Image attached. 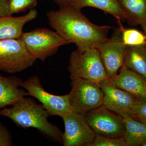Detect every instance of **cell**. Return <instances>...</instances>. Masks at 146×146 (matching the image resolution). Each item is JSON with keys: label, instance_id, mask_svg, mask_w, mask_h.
Masks as SVG:
<instances>
[{"label": "cell", "instance_id": "6da1fadb", "mask_svg": "<svg viewBox=\"0 0 146 146\" xmlns=\"http://www.w3.org/2000/svg\"><path fill=\"white\" fill-rule=\"evenodd\" d=\"M50 26L69 44H75L81 52L96 48L107 41L111 27L91 23L81 10L68 5L46 14Z\"/></svg>", "mask_w": 146, "mask_h": 146}, {"label": "cell", "instance_id": "7a4b0ae2", "mask_svg": "<svg viewBox=\"0 0 146 146\" xmlns=\"http://www.w3.org/2000/svg\"><path fill=\"white\" fill-rule=\"evenodd\" d=\"M0 116L9 118L20 127L36 128L53 141L62 143V131L48 121L50 115L43 105L31 98L25 97L9 108L0 110Z\"/></svg>", "mask_w": 146, "mask_h": 146}, {"label": "cell", "instance_id": "3957f363", "mask_svg": "<svg viewBox=\"0 0 146 146\" xmlns=\"http://www.w3.org/2000/svg\"><path fill=\"white\" fill-rule=\"evenodd\" d=\"M68 71L71 80L80 78L94 83H100L108 78L96 48L81 52L77 49L71 52Z\"/></svg>", "mask_w": 146, "mask_h": 146}, {"label": "cell", "instance_id": "277c9868", "mask_svg": "<svg viewBox=\"0 0 146 146\" xmlns=\"http://www.w3.org/2000/svg\"><path fill=\"white\" fill-rule=\"evenodd\" d=\"M20 39L29 53L43 62L55 54L60 47L70 44L55 31L45 28L23 32Z\"/></svg>", "mask_w": 146, "mask_h": 146}, {"label": "cell", "instance_id": "5b68a950", "mask_svg": "<svg viewBox=\"0 0 146 146\" xmlns=\"http://www.w3.org/2000/svg\"><path fill=\"white\" fill-rule=\"evenodd\" d=\"M70 101L73 111L85 115L103 105L104 93L99 84L78 78L71 80Z\"/></svg>", "mask_w": 146, "mask_h": 146}, {"label": "cell", "instance_id": "8992f818", "mask_svg": "<svg viewBox=\"0 0 146 146\" xmlns=\"http://www.w3.org/2000/svg\"><path fill=\"white\" fill-rule=\"evenodd\" d=\"M36 60L20 39L0 40V71L20 72L32 66Z\"/></svg>", "mask_w": 146, "mask_h": 146}, {"label": "cell", "instance_id": "52a82bcc", "mask_svg": "<svg viewBox=\"0 0 146 146\" xmlns=\"http://www.w3.org/2000/svg\"><path fill=\"white\" fill-rule=\"evenodd\" d=\"M22 87L28 92L29 96L41 103L50 116H63L73 111L69 94L57 96L50 94L44 89L39 77L33 76L22 84Z\"/></svg>", "mask_w": 146, "mask_h": 146}, {"label": "cell", "instance_id": "ba28073f", "mask_svg": "<svg viewBox=\"0 0 146 146\" xmlns=\"http://www.w3.org/2000/svg\"><path fill=\"white\" fill-rule=\"evenodd\" d=\"M84 116L97 135L111 138L124 137L125 129L123 117L103 105L90 110Z\"/></svg>", "mask_w": 146, "mask_h": 146}, {"label": "cell", "instance_id": "9c48e42d", "mask_svg": "<svg viewBox=\"0 0 146 146\" xmlns=\"http://www.w3.org/2000/svg\"><path fill=\"white\" fill-rule=\"evenodd\" d=\"M65 126L62 135L64 146H89L96 134L88 124L85 116L72 111L61 117Z\"/></svg>", "mask_w": 146, "mask_h": 146}, {"label": "cell", "instance_id": "30bf717a", "mask_svg": "<svg viewBox=\"0 0 146 146\" xmlns=\"http://www.w3.org/2000/svg\"><path fill=\"white\" fill-rule=\"evenodd\" d=\"M99 85L104 93L105 107L123 118L134 117L133 108L139 99L115 86L109 78L103 80Z\"/></svg>", "mask_w": 146, "mask_h": 146}, {"label": "cell", "instance_id": "8fae6325", "mask_svg": "<svg viewBox=\"0 0 146 146\" xmlns=\"http://www.w3.org/2000/svg\"><path fill=\"white\" fill-rule=\"evenodd\" d=\"M127 47L123 44L119 29L116 30L110 39L96 47L99 52L108 78L117 75L123 65Z\"/></svg>", "mask_w": 146, "mask_h": 146}, {"label": "cell", "instance_id": "7c38bea8", "mask_svg": "<svg viewBox=\"0 0 146 146\" xmlns=\"http://www.w3.org/2000/svg\"><path fill=\"white\" fill-rule=\"evenodd\" d=\"M113 85L127 91L139 99H146V80L123 65L120 72L109 78Z\"/></svg>", "mask_w": 146, "mask_h": 146}, {"label": "cell", "instance_id": "4fadbf2b", "mask_svg": "<svg viewBox=\"0 0 146 146\" xmlns=\"http://www.w3.org/2000/svg\"><path fill=\"white\" fill-rule=\"evenodd\" d=\"M23 81L15 76H5L0 73V110L11 106L29 96L28 92L19 88Z\"/></svg>", "mask_w": 146, "mask_h": 146}, {"label": "cell", "instance_id": "5bb4252c", "mask_svg": "<svg viewBox=\"0 0 146 146\" xmlns=\"http://www.w3.org/2000/svg\"><path fill=\"white\" fill-rule=\"evenodd\" d=\"M37 14L36 9H33L24 16L0 17V40L20 39L23 33L24 26L35 19Z\"/></svg>", "mask_w": 146, "mask_h": 146}, {"label": "cell", "instance_id": "9a60e30c", "mask_svg": "<svg viewBox=\"0 0 146 146\" xmlns=\"http://www.w3.org/2000/svg\"><path fill=\"white\" fill-rule=\"evenodd\" d=\"M68 5L82 10L86 7L98 9L112 15L119 21H128L129 18L118 0H68Z\"/></svg>", "mask_w": 146, "mask_h": 146}, {"label": "cell", "instance_id": "2e32d148", "mask_svg": "<svg viewBox=\"0 0 146 146\" xmlns=\"http://www.w3.org/2000/svg\"><path fill=\"white\" fill-rule=\"evenodd\" d=\"M123 65L146 80V45L127 47Z\"/></svg>", "mask_w": 146, "mask_h": 146}, {"label": "cell", "instance_id": "e0dca14e", "mask_svg": "<svg viewBox=\"0 0 146 146\" xmlns=\"http://www.w3.org/2000/svg\"><path fill=\"white\" fill-rule=\"evenodd\" d=\"M127 146H140L146 141V125L130 117L123 118Z\"/></svg>", "mask_w": 146, "mask_h": 146}, {"label": "cell", "instance_id": "ac0fdd59", "mask_svg": "<svg viewBox=\"0 0 146 146\" xmlns=\"http://www.w3.org/2000/svg\"><path fill=\"white\" fill-rule=\"evenodd\" d=\"M127 14L129 22L141 25L146 20V0H118Z\"/></svg>", "mask_w": 146, "mask_h": 146}, {"label": "cell", "instance_id": "d6986e66", "mask_svg": "<svg viewBox=\"0 0 146 146\" xmlns=\"http://www.w3.org/2000/svg\"><path fill=\"white\" fill-rule=\"evenodd\" d=\"M119 30L123 44L127 46L146 45V35L138 30L125 29L121 24L119 20Z\"/></svg>", "mask_w": 146, "mask_h": 146}, {"label": "cell", "instance_id": "ffe728a7", "mask_svg": "<svg viewBox=\"0 0 146 146\" xmlns=\"http://www.w3.org/2000/svg\"><path fill=\"white\" fill-rule=\"evenodd\" d=\"M36 5V0H9V15L33 9Z\"/></svg>", "mask_w": 146, "mask_h": 146}, {"label": "cell", "instance_id": "44dd1931", "mask_svg": "<svg viewBox=\"0 0 146 146\" xmlns=\"http://www.w3.org/2000/svg\"><path fill=\"white\" fill-rule=\"evenodd\" d=\"M89 146H127L124 137L111 138L97 135Z\"/></svg>", "mask_w": 146, "mask_h": 146}, {"label": "cell", "instance_id": "7402d4cb", "mask_svg": "<svg viewBox=\"0 0 146 146\" xmlns=\"http://www.w3.org/2000/svg\"><path fill=\"white\" fill-rule=\"evenodd\" d=\"M133 118L146 125V99L138 100L133 108Z\"/></svg>", "mask_w": 146, "mask_h": 146}, {"label": "cell", "instance_id": "603a6c76", "mask_svg": "<svg viewBox=\"0 0 146 146\" xmlns=\"http://www.w3.org/2000/svg\"><path fill=\"white\" fill-rule=\"evenodd\" d=\"M13 139L6 126L0 121V146L13 145Z\"/></svg>", "mask_w": 146, "mask_h": 146}, {"label": "cell", "instance_id": "cb8c5ba5", "mask_svg": "<svg viewBox=\"0 0 146 146\" xmlns=\"http://www.w3.org/2000/svg\"><path fill=\"white\" fill-rule=\"evenodd\" d=\"M10 16L9 11V0H0V17Z\"/></svg>", "mask_w": 146, "mask_h": 146}, {"label": "cell", "instance_id": "d4e9b609", "mask_svg": "<svg viewBox=\"0 0 146 146\" xmlns=\"http://www.w3.org/2000/svg\"><path fill=\"white\" fill-rule=\"evenodd\" d=\"M54 1L56 4L58 6L59 8H63L68 5V0H54Z\"/></svg>", "mask_w": 146, "mask_h": 146}, {"label": "cell", "instance_id": "484cf974", "mask_svg": "<svg viewBox=\"0 0 146 146\" xmlns=\"http://www.w3.org/2000/svg\"><path fill=\"white\" fill-rule=\"evenodd\" d=\"M141 27L143 30L144 33H145V34L146 35V20L141 24Z\"/></svg>", "mask_w": 146, "mask_h": 146}, {"label": "cell", "instance_id": "4316f807", "mask_svg": "<svg viewBox=\"0 0 146 146\" xmlns=\"http://www.w3.org/2000/svg\"><path fill=\"white\" fill-rule=\"evenodd\" d=\"M141 146H146V141L144 142L143 143H142L140 145Z\"/></svg>", "mask_w": 146, "mask_h": 146}]
</instances>
